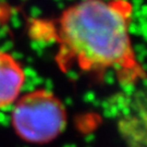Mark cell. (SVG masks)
<instances>
[{
  "label": "cell",
  "instance_id": "7a4b0ae2",
  "mask_svg": "<svg viewBox=\"0 0 147 147\" xmlns=\"http://www.w3.org/2000/svg\"><path fill=\"white\" fill-rule=\"evenodd\" d=\"M12 107L11 124L24 142L49 143L67 126L64 106L47 89H35L22 95Z\"/></svg>",
  "mask_w": 147,
  "mask_h": 147
},
{
  "label": "cell",
  "instance_id": "6da1fadb",
  "mask_svg": "<svg viewBox=\"0 0 147 147\" xmlns=\"http://www.w3.org/2000/svg\"><path fill=\"white\" fill-rule=\"evenodd\" d=\"M133 16L131 0H80L67 7L50 26L59 61L88 70L132 67Z\"/></svg>",
  "mask_w": 147,
  "mask_h": 147
},
{
  "label": "cell",
  "instance_id": "3957f363",
  "mask_svg": "<svg viewBox=\"0 0 147 147\" xmlns=\"http://www.w3.org/2000/svg\"><path fill=\"white\" fill-rule=\"evenodd\" d=\"M25 72L19 60L0 49V109L13 106L21 96Z\"/></svg>",
  "mask_w": 147,
  "mask_h": 147
}]
</instances>
